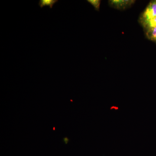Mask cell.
<instances>
[{
	"label": "cell",
	"instance_id": "obj_6",
	"mask_svg": "<svg viewBox=\"0 0 156 156\" xmlns=\"http://www.w3.org/2000/svg\"><path fill=\"white\" fill-rule=\"evenodd\" d=\"M87 2L93 6L96 11H99L101 1L100 0H87Z\"/></svg>",
	"mask_w": 156,
	"mask_h": 156
},
{
	"label": "cell",
	"instance_id": "obj_2",
	"mask_svg": "<svg viewBox=\"0 0 156 156\" xmlns=\"http://www.w3.org/2000/svg\"><path fill=\"white\" fill-rule=\"evenodd\" d=\"M134 0H110L108 4L114 9L119 10H125L129 9L134 3Z\"/></svg>",
	"mask_w": 156,
	"mask_h": 156
},
{
	"label": "cell",
	"instance_id": "obj_3",
	"mask_svg": "<svg viewBox=\"0 0 156 156\" xmlns=\"http://www.w3.org/2000/svg\"><path fill=\"white\" fill-rule=\"evenodd\" d=\"M144 32L156 27V17L140 23Z\"/></svg>",
	"mask_w": 156,
	"mask_h": 156
},
{
	"label": "cell",
	"instance_id": "obj_7",
	"mask_svg": "<svg viewBox=\"0 0 156 156\" xmlns=\"http://www.w3.org/2000/svg\"><path fill=\"white\" fill-rule=\"evenodd\" d=\"M63 141L65 144H67L68 143L69 141V139L67 137H64L63 138Z\"/></svg>",
	"mask_w": 156,
	"mask_h": 156
},
{
	"label": "cell",
	"instance_id": "obj_1",
	"mask_svg": "<svg viewBox=\"0 0 156 156\" xmlns=\"http://www.w3.org/2000/svg\"><path fill=\"white\" fill-rule=\"evenodd\" d=\"M156 17V0L151 1L138 19L140 23Z\"/></svg>",
	"mask_w": 156,
	"mask_h": 156
},
{
	"label": "cell",
	"instance_id": "obj_5",
	"mask_svg": "<svg viewBox=\"0 0 156 156\" xmlns=\"http://www.w3.org/2000/svg\"><path fill=\"white\" fill-rule=\"evenodd\" d=\"M57 2H58V0H40L39 5L41 8H43L45 6H49L50 9H52L53 5Z\"/></svg>",
	"mask_w": 156,
	"mask_h": 156
},
{
	"label": "cell",
	"instance_id": "obj_8",
	"mask_svg": "<svg viewBox=\"0 0 156 156\" xmlns=\"http://www.w3.org/2000/svg\"><path fill=\"white\" fill-rule=\"evenodd\" d=\"M53 130H55V127H54L53 128Z\"/></svg>",
	"mask_w": 156,
	"mask_h": 156
},
{
	"label": "cell",
	"instance_id": "obj_4",
	"mask_svg": "<svg viewBox=\"0 0 156 156\" xmlns=\"http://www.w3.org/2000/svg\"><path fill=\"white\" fill-rule=\"evenodd\" d=\"M145 34L146 37L149 40L156 44V27L147 31Z\"/></svg>",
	"mask_w": 156,
	"mask_h": 156
}]
</instances>
